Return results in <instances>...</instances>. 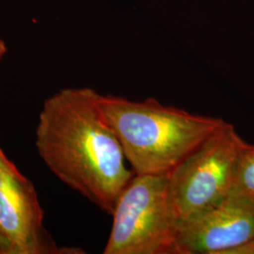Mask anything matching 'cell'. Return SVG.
Here are the masks:
<instances>
[{"instance_id":"1","label":"cell","mask_w":254,"mask_h":254,"mask_svg":"<svg viewBox=\"0 0 254 254\" xmlns=\"http://www.w3.org/2000/svg\"><path fill=\"white\" fill-rule=\"evenodd\" d=\"M97 96L91 89H66L46 99L39 114L35 145L61 181L112 215L135 173L127 167Z\"/></svg>"},{"instance_id":"2","label":"cell","mask_w":254,"mask_h":254,"mask_svg":"<svg viewBox=\"0 0 254 254\" xmlns=\"http://www.w3.org/2000/svg\"><path fill=\"white\" fill-rule=\"evenodd\" d=\"M97 102L136 175L171 173L224 122L153 98L135 102L98 94Z\"/></svg>"},{"instance_id":"3","label":"cell","mask_w":254,"mask_h":254,"mask_svg":"<svg viewBox=\"0 0 254 254\" xmlns=\"http://www.w3.org/2000/svg\"><path fill=\"white\" fill-rule=\"evenodd\" d=\"M104 254H181L169 173L134 175L119 196Z\"/></svg>"},{"instance_id":"4","label":"cell","mask_w":254,"mask_h":254,"mask_svg":"<svg viewBox=\"0 0 254 254\" xmlns=\"http://www.w3.org/2000/svg\"><path fill=\"white\" fill-rule=\"evenodd\" d=\"M246 143L236 127L224 121L169 173V196L178 227L227 197Z\"/></svg>"},{"instance_id":"5","label":"cell","mask_w":254,"mask_h":254,"mask_svg":"<svg viewBox=\"0 0 254 254\" xmlns=\"http://www.w3.org/2000/svg\"><path fill=\"white\" fill-rule=\"evenodd\" d=\"M44 211L33 184L0 147V236L11 254H77L56 245L44 227Z\"/></svg>"},{"instance_id":"6","label":"cell","mask_w":254,"mask_h":254,"mask_svg":"<svg viewBox=\"0 0 254 254\" xmlns=\"http://www.w3.org/2000/svg\"><path fill=\"white\" fill-rule=\"evenodd\" d=\"M254 243V199L236 195L178 227L181 254H236Z\"/></svg>"},{"instance_id":"7","label":"cell","mask_w":254,"mask_h":254,"mask_svg":"<svg viewBox=\"0 0 254 254\" xmlns=\"http://www.w3.org/2000/svg\"><path fill=\"white\" fill-rule=\"evenodd\" d=\"M229 195L254 199V145L246 143L238 161Z\"/></svg>"},{"instance_id":"8","label":"cell","mask_w":254,"mask_h":254,"mask_svg":"<svg viewBox=\"0 0 254 254\" xmlns=\"http://www.w3.org/2000/svg\"><path fill=\"white\" fill-rule=\"evenodd\" d=\"M236 254H254V243L239 249Z\"/></svg>"},{"instance_id":"9","label":"cell","mask_w":254,"mask_h":254,"mask_svg":"<svg viewBox=\"0 0 254 254\" xmlns=\"http://www.w3.org/2000/svg\"><path fill=\"white\" fill-rule=\"evenodd\" d=\"M0 251H1V254H11L10 249L4 242V240L1 238V236H0Z\"/></svg>"},{"instance_id":"10","label":"cell","mask_w":254,"mask_h":254,"mask_svg":"<svg viewBox=\"0 0 254 254\" xmlns=\"http://www.w3.org/2000/svg\"><path fill=\"white\" fill-rule=\"evenodd\" d=\"M7 51H8V48H7L6 44L4 43L3 40L0 39V62H1L2 58L7 53Z\"/></svg>"},{"instance_id":"11","label":"cell","mask_w":254,"mask_h":254,"mask_svg":"<svg viewBox=\"0 0 254 254\" xmlns=\"http://www.w3.org/2000/svg\"><path fill=\"white\" fill-rule=\"evenodd\" d=\"M0 254H1V251H0Z\"/></svg>"}]
</instances>
